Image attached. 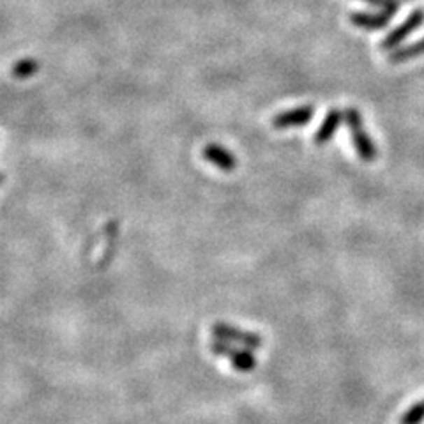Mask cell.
Instances as JSON below:
<instances>
[{
  "mask_svg": "<svg viewBox=\"0 0 424 424\" xmlns=\"http://www.w3.org/2000/svg\"><path fill=\"white\" fill-rule=\"evenodd\" d=\"M424 421V400L410 407L400 419V424H421Z\"/></svg>",
  "mask_w": 424,
  "mask_h": 424,
  "instance_id": "8fae6325",
  "label": "cell"
},
{
  "mask_svg": "<svg viewBox=\"0 0 424 424\" xmlns=\"http://www.w3.org/2000/svg\"><path fill=\"white\" fill-rule=\"evenodd\" d=\"M211 350L212 353H216L220 358L230 359L232 366L241 373L253 372L255 366H257V358L246 346L239 348V346H232L230 343L216 339V341L211 343Z\"/></svg>",
  "mask_w": 424,
  "mask_h": 424,
  "instance_id": "7a4b0ae2",
  "label": "cell"
},
{
  "mask_svg": "<svg viewBox=\"0 0 424 424\" xmlns=\"http://www.w3.org/2000/svg\"><path fill=\"white\" fill-rule=\"evenodd\" d=\"M365 2L376 6V8H380L382 11L395 13V15L396 11H398V2H396V0H365Z\"/></svg>",
  "mask_w": 424,
  "mask_h": 424,
  "instance_id": "7c38bea8",
  "label": "cell"
},
{
  "mask_svg": "<svg viewBox=\"0 0 424 424\" xmlns=\"http://www.w3.org/2000/svg\"><path fill=\"white\" fill-rule=\"evenodd\" d=\"M211 332L216 336V339L227 343H239V345L246 346V348H260L262 346V336L255 334L250 331H242V329L234 327L232 324H225V322H216L211 327Z\"/></svg>",
  "mask_w": 424,
  "mask_h": 424,
  "instance_id": "3957f363",
  "label": "cell"
},
{
  "mask_svg": "<svg viewBox=\"0 0 424 424\" xmlns=\"http://www.w3.org/2000/svg\"><path fill=\"white\" fill-rule=\"evenodd\" d=\"M393 16H395V13L391 11H382L379 15H373V13H353V15H350V22L355 27H359V29L373 30L375 32V30L383 29L387 23L391 22Z\"/></svg>",
  "mask_w": 424,
  "mask_h": 424,
  "instance_id": "52a82bcc",
  "label": "cell"
},
{
  "mask_svg": "<svg viewBox=\"0 0 424 424\" xmlns=\"http://www.w3.org/2000/svg\"><path fill=\"white\" fill-rule=\"evenodd\" d=\"M204 160L207 163L214 164L216 168H220L225 174H230L237 168V157L234 156V153L225 147L216 146V143H211V146L204 147V153H202Z\"/></svg>",
  "mask_w": 424,
  "mask_h": 424,
  "instance_id": "8992f818",
  "label": "cell"
},
{
  "mask_svg": "<svg viewBox=\"0 0 424 424\" xmlns=\"http://www.w3.org/2000/svg\"><path fill=\"white\" fill-rule=\"evenodd\" d=\"M345 122L348 126L350 136H352V143L358 150L359 157H361L365 163H373L379 156V150H376L375 143H373L372 136L366 133L365 124H362V117L359 113L358 108H346L345 110Z\"/></svg>",
  "mask_w": 424,
  "mask_h": 424,
  "instance_id": "6da1fadb",
  "label": "cell"
},
{
  "mask_svg": "<svg viewBox=\"0 0 424 424\" xmlns=\"http://www.w3.org/2000/svg\"><path fill=\"white\" fill-rule=\"evenodd\" d=\"M423 23H424V9H416V11H414L412 15H410L409 18L402 23V25L396 27V29L393 30V32L389 34L386 39H383L382 45L380 46H382V50H386V52L396 50L400 46V43L405 41L410 34L416 32V30L419 29Z\"/></svg>",
  "mask_w": 424,
  "mask_h": 424,
  "instance_id": "277c9868",
  "label": "cell"
},
{
  "mask_svg": "<svg viewBox=\"0 0 424 424\" xmlns=\"http://www.w3.org/2000/svg\"><path fill=\"white\" fill-rule=\"evenodd\" d=\"M343 119H345V112H341V110H338V108L331 110V112L325 115V119L322 120L318 131H316V134H315L316 146L318 147L325 146V143H327V141L334 136V133L338 131L339 124H341Z\"/></svg>",
  "mask_w": 424,
  "mask_h": 424,
  "instance_id": "ba28073f",
  "label": "cell"
},
{
  "mask_svg": "<svg viewBox=\"0 0 424 424\" xmlns=\"http://www.w3.org/2000/svg\"><path fill=\"white\" fill-rule=\"evenodd\" d=\"M313 115H315V106L304 104V106H297V108L287 110V112H281L276 117H272V127L278 131L301 127L308 124L313 119Z\"/></svg>",
  "mask_w": 424,
  "mask_h": 424,
  "instance_id": "5b68a950",
  "label": "cell"
},
{
  "mask_svg": "<svg viewBox=\"0 0 424 424\" xmlns=\"http://www.w3.org/2000/svg\"><path fill=\"white\" fill-rule=\"evenodd\" d=\"M421 55H424V38L419 39V41L412 43V45L405 46V48L395 50L387 60L391 64H403V62H409V60L412 59H417V57Z\"/></svg>",
  "mask_w": 424,
  "mask_h": 424,
  "instance_id": "9c48e42d",
  "label": "cell"
},
{
  "mask_svg": "<svg viewBox=\"0 0 424 424\" xmlns=\"http://www.w3.org/2000/svg\"><path fill=\"white\" fill-rule=\"evenodd\" d=\"M39 71V62L36 59H22L13 66V76L18 80H27Z\"/></svg>",
  "mask_w": 424,
  "mask_h": 424,
  "instance_id": "30bf717a",
  "label": "cell"
}]
</instances>
